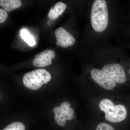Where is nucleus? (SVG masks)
Returning a JSON list of instances; mask_svg holds the SVG:
<instances>
[{
	"label": "nucleus",
	"instance_id": "obj_1",
	"mask_svg": "<svg viewBox=\"0 0 130 130\" xmlns=\"http://www.w3.org/2000/svg\"><path fill=\"white\" fill-rule=\"evenodd\" d=\"M92 27L98 32L104 31L108 23V12L106 1L95 0L93 3L91 12Z\"/></svg>",
	"mask_w": 130,
	"mask_h": 130
},
{
	"label": "nucleus",
	"instance_id": "obj_2",
	"mask_svg": "<svg viewBox=\"0 0 130 130\" xmlns=\"http://www.w3.org/2000/svg\"><path fill=\"white\" fill-rule=\"evenodd\" d=\"M100 109L105 113L107 120L113 123H119L124 120L127 116V110L123 105H114L109 99H103L100 102Z\"/></svg>",
	"mask_w": 130,
	"mask_h": 130
},
{
	"label": "nucleus",
	"instance_id": "obj_3",
	"mask_svg": "<svg viewBox=\"0 0 130 130\" xmlns=\"http://www.w3.org/2000/svg\"><path fill=\"white\" fill-rule=\"evenodd\" d=\"M51 76L46 70L38 69L26 73L23 78V83L26 88L32 90H37L43 85L47 84L51 80Z\"/></svg>",
	"mask_w": 130,
	"mask_h": 130
},
{
	"label": "nucleus",
	"instance_id": "obj_4",
	"mask_svg": "<svg viewBox=\"0 0 130 130\" xmlns=\"http://www.w3.org/2000/svg\"><path fill=\"white\" fill-rule=\"evenodd\" d=\"M54 119L56 123L61 126L65 125L67 120H71L73 118L74 111L70 107V104L67 102H63L59 107L54 108Z\"/></svg>",
	"mask_w": 130,
	"mask_h": 130
},
{
	"label": "nucleus",
	"instance_id": "obj_5",
	"mask_svg": "<svg viewBox=\"0 0 130 130\" xmlns=\"http://www.w3.org/2000/svg\"><path fill=\"white\" fill-rule=\"evenodd\" d=\"M91 75L94 81L103 89L112 90L116 85V83L102 70L93 69L91 71Z\"/></svg>",
	"mask_w": 130,
	"mask_h": 130
},
{
	"label": "nucleus",
	"instance_id": "obj_6",
	"mask_svg": "<svg viewBox=\"0 0 130 130\" xmlns=\"http://www.w3.org/2000/svg\"><path fill=\"white\" fill-rule=\"evenodd\" d=\"M102 71L118 83L123 84L126 81L125 72L123 67L119 64L112 63L105 65L103 67Z\"/></svg>",
	"mask_w": 130,
	"mask_h": 130
},
{
	"label": "nucleus",
	"instance_id": "obj_7",
	"mask_svg": "<svg viewBox=\"0 0 130 130\" xmlns=\"http://www.w3.org/2000/svg\"><path fill=\"white\" fill-rule=\"evenodd\" d=\"M55 36L56 38V44L63 48L73 46L75 42L74 38L72 35L62 27H59L55 30Z\"/></svg>",
	"mask_w": 130,
	"mask_h": 130
},
{
	"label": "nucleus",
	"instance_id": "obj_8",
	"mask_svg": "<svg viewBox=\"0 0 130 130\" xmlns=\"http://www.w3.org/2000/svg\"><path fill=\"white\" fill-rule=\"evenodd\" d=\"M55 57L54 51L52 50H46L35 55L32 64L36 67H45L52 64L51 60Z\"/></svg>",
	"mask_w": 130,
	"mask_h": 130
},
{
	"label": "nucleus",
	"instance_id": "obj_9",
	"mask_svg": "<svg viewBox=\"0 0 130 130\" xmlns=\"http://www.w3.org/2000/svg\"><path fill=\"white\" fill-rule=\"evenodd\" d=\"M66 8L67 6L66 4H64L62 2H59L56 3L54 6L50 8L48 17L52 20L56 19L64 11Z\"/></svg>",
	"mask_w": 130,
	"mask_h": 130
},
{
	"label": "nucleus",
	"instance_id": "obj_10",
	"mask_svg": "<svg viewBox=\"0 0 130 130\" xmlns=\"http://www.w3.org/2000/svg\"><path fill=\"white\" fill-rule=\"evenodd\" d=\"M22 5L19 0H1L0 5L6 11H11L20 7Z\"/></svg>",
	"mask_w": 130,
	"mask_h": 130
},
{
	"label": "nucleus",
	"instance_id": "obj_11",
	"mask_svg": "<svg viewBox=\"0 0 130 130\" xmlns=\"http://www.w3.org/2000/svg\"><path fill=\"white\" fill-rule=\"evenodd\" d=\"M21 36L22 39L29 46H32L35 45L36 43L35 39L28 30L26 29L22 30L21 31Z\"/></svg>",
	"mask_w": 130,
	"mask_h": 130
},
{
	"label": "nucleus",
	"instance_id": "obj_12",
	"mask_svg": "<svg viewBox=\"0 0 130 130\" xmlns=\"http://www.w3.org/2000/svg\"><path fill=\"white\" fill-rule=\"evenodd\" d=\"M24 125L19 122L11 123L4 128L3 130H25Z\"/></svg>",
	"mask_w": 130,
	"mask_h": 130
},
{
	"label": "nucleus",
	"instance_id": "obj_13",
	"mask_svg": "<svg viewBox=\"0 0 130 130\" xmlns=\"http://www.w3.org/2000/svg\"><path fill=\"white\" fill-rule=\"evenodd\" d=\"M96 130H115L112 127L108 124L105 123H100L96 127Z\"/></svg>",
	"mask_w": 130,
	"mask_h": 130
},
{
	"label": "nucleus",
	"instance_id": "obj_14",
	"mask_svg": "<svg viewBox=\"0 0 130 130\" xmlns=\"http://www.w3.org/2000/svg\"><path fill=\"white\" fill-rule=\"evenodd\" d=\"M7 12L5 9H0V23L2 24L4 23L8 18Z\"/></svg>",
	"mask_w": 130,
	"mask_h": 130
},
{
	"label": "nucleus",
	"instance_id": "obj_15",
	"mask_svg": "<svg viewBox=\"0 0 130 130\" xmlns=\"http://www.w3.org/2000/svg\"><path fill=\"white\" fill-rule=\"evenodd\" d=\"M129 73H130V69H129Z\"/></svg>",
	"mask_w": 130,
	"mask_h": 130
}]
</instances>
